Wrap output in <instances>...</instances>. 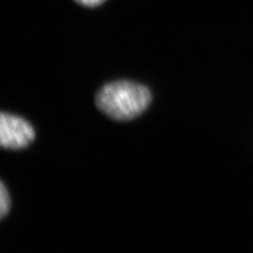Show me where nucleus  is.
I'll use <instances>...</instances> for the list:
<instances>
[{"label":"nucleus","mask_w":253,"mask_h":253,"mask_svg":"<svg viewBox=\"0 0 253 253\" xmlns=\"http://www.w3.org/2000/svg\"><path fill=\"white\" fill-rule=\"evenodd\" d=\"M36 137L35 130L26 119L7 113L0 117V145L3 148L19 150L30 145Z\"/></svg>","instance_id":"f03ea898"},{"label":"nucleus","mask_w":253,"mask_h":253,"mask_svg":"<svg viewBox=\"0 0 253 253\" xmlns=\"http://www.w3.org/2000/svg\"><path fill=\"white\" fill-rule=\"evenodd\" d=\"M10 209V197L5 184L1 182L0 186V217L4 218Z\"/></svg>","instance_id":"7ed1b4c3"},{"label":"nucleus","mask_w":253,"mask_h":253,"mask_svg":"<svg viewBox=\"0 0 253 253\" xmlns=\"http://www.w3.org/2000/svg\"><path fill=\"white\" fill-rule=\"evenodd\" d=\"M75 2L85 7H97L102 4L105 0H74Z\"/></svg>","instance_id":"20e7f679"},{"label":"nucleus","mask_w":253,"mask_h":253,"mask_svg":"<svg viewBox=\"0 0 253 253\" xmlns=\"http://www.w3.org/2000/svg\"><path fill=\"white\" fill-rule=\"evenodd\" d=\"M152 101L150 89L142 84L116 81L103 85L97 93V108L117 121H129L141 116Z\"/></svg>","instance_id":"f257e3e1"}]
</instances>
